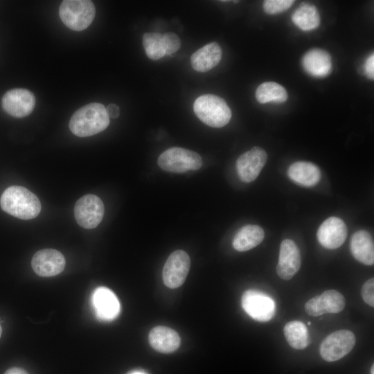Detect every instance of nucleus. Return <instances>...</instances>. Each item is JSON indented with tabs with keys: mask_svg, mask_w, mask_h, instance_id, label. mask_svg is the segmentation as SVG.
<instances>
[{
	"mask_svg": "<svg viewBox=\"0 0 374 374\" xmlns=\"http://www.w3.org/2000/svg\"><path fill=\"white\" fill-rule=\"evenodd\" d=\"M222 55L220 46L213 42L196 51L190 57V62L194 70L198 72H206L216 66Z\"/></svg>",
	"mask_w": 374,
	"mask_h": 374,
	"instance_id": "obj_18",
	"label": "nucleus"
},
{
	"mask_svg": "<svg viewBox=\"0 0 374 374\" xmlns=\"http://www.w3.org/2000/svg\"><path fill=\"white\" fill-rule=\"evenodd\" d=\"M105 208L102 200L96 195L88 194L80 197L74 207L77 223L84 229H93L102 221Z\"/></svg>",
	"mask_w": 374,
	"mask_h": 374,
	"instance_id": "obj_8",
	"label": "nucleus"
},
{
	"mask_svg": "<svg viewBox=\"0 0 374 374\" xmlns=\"http://www.w3.org/2000/svg\"><path fill=\"white\" fill-rule=\"evenodd\" d=\"M350 249L353 257L366 265L374 263V244L371 234L365 230L355 232L350 239Z\"/></svg>",
	"mask_w": 374,
	"mask_h": 374,
	"instance_id": "obj_19",
	"label": "nucleus"
},
{
	"mask_svg": "<svg viewBox=\"0 0 374 374\" xmlns=\"http://www.w3.org/2000/svg\"><path fill=\"white\" fill-rule=\"evenodd\" d=\"M109 122L106 107L103 104L93 103L80 108L73 114L69 128L75 136L86 137L103 132Z\"/></svg>",
	"mask_w": 374,
	"mask_h": 374,
	"instance_id": "obj_2",
	"label": "nucleus"
},
{
	"mask_svg": "<svg viewBox=\"0 0 374 374\" xmlns=\"http://www.w3.org/2000/svg\"><path fill=\"white\" fill-rule=\"evenodd\" d=\"M371 374H374V366L373 365L371 368Z\"/></svg>",
	"mask_w": 374,
	"mask_h": 374,
	"instance_id": "obj_34",
	"label": "nucleus"
},
{
	"mask_svg": "<svg viewBox=\"0 0 374 374\" xmlns=\"http://www.w3.org/2000/svg\"><path fill=\"white\" fill-rule=\"evenodd\" d=\"M267 160V154L260 147H253L242 154L236 161L239 178L245 183L254 181L260 173Z\"/></svg>",
	"mask_w": 374,
	"mask_h": 374,
	"instance_id": "obj_10",
	"label": "nucleus"
},
{
	"mask_svg": "<svg viewBox=\"0 0 374 374\" xmlns=\"http://www.w3.org/2000/svg\"><path fill=\"white\" fill-rule=\"evenodd\" d=\"M285 337L289 345L294 349H305L310 342L305 325L299 321L287 323L283 328Z\"/></svg>",
	"mask_w": 374,
	"mask_h": 374,
	"instance_id": "obj_24",
	"label": "nucleus"
},
{
	"mask_svg": "<svg viewBox=\"0 0 374 374\" xmlns=\"http://www.w3.org/2000/svg\"><path fill=\"white\" fill-rule=\"evenodd\" d=\"M163 170L174 173H184L197 170L202 166V159L197 152L183 148L173 147L162 152L157 161Z\"/></svg>",
	"mask_w": 374,
	"mask_h": 374,
	"instance_id": "obj_5",
	"label": "nucleus"
},
{
	"mask_svg": "<svg viewBox=\"0 0 374 374\" xmlns=\"http://www.w3.org/2000/svg\"><path fill=\"white\" fill-rule=\"evenodd\" d=\"M96 8L92 1L87 0L63 1L59 8L62 21L70 29L80 31L93 21Z\"/></svg>",
	"mask_w": 374,
	"mask_h": 374,
	"instance_id": "obj_4",
	"label": "nucleus"
},
{
	"mask_svg": "<svg viewBox=\"0 0 374 374\" xmlns=\"http://www.w3.org/2000/svg\"><path fill=\"white\" fill-rule=\"evenodd\" d=\"M92 302L97 317L102 320H112L120 312V303L116 296L107 287L97 288L93 294Z\"/></svg>",
	"mask_w": 374,
	"mask_h": 374,
	"instance_id": "obj_17",
	"label": "nucleus"
},
{
	"mask_svg": "<svg viewBox=\"0 0 374 374\" xmlns=\"http://www.w3.org/2000/svg\"><path fill=\"white\" fill-rule=\"evenodd\" d=\"M301 263L300 251L296 243L290 239L283 240L276 266L278 276L283 280L291 279L299 271Z\"/></svg>",
	"mask_w": 374,
	"mask_h": 374,
	"instance_id": "obj_15",
	"label": "nucleus"
},
{
	"mask_svg": "<svg viewBox=\"0 0 374 374\" xmlns=\"http://www.w3.org/2000/svg\"><path fill=\"white\" fill-rule=\"evenodd\" d=\"M344 296L338 291L329 290L308 300L305 304L306 312L312 317L326 313H339L345 307Z\"/></svg>",
	"mask_w": 374,
	"mask_h": 374,
	"instance_id": "obj_11",
	"label": "nucleus"
},
{
	"mask_svg": "<svg viewBox=\"0 0 374 374\" xmlns=\"http://www.w3.org/2000/svg\"><path fill=\"white\" fill-rule=\"evenodd\" d=\"M310 324H311V323H310V322H308V325H310Z\"/></svg>",
	"mask_w": 374,
	"mask_h": 374,
	"instance_id": "obj_36",
	"label": "nucleus"
},
{
	"mask_svg": "<svg viewBox=\"0 0 374 374\" xmlns=\"http://www.w3.org/2000/svg\"><path fill=\"white\" fill-rule=\"evenodd\" d=\"M355 344L353 332L339 330L330 333L321 343L320 355L327 362H335L348 354Z\"/></svg>",
	"mask_w": 374,
	"mask_h": 374,
	"instance_id": "obj_6",
	"label": "nucleus"
},
{
	"mask_svg": "<svg viewBox=\"0 0 374 374\" xmlns=\"http://www.w3.org/2000/svg\"><path fill=\"white\" fill-rule=\"evenodd\" d=\"M4 374H28V373L21 368L13 367L7 370Z\"/></svg>",
	"mask_w": 374,
	"mask_h": 374,
	"instance_id": "obj_32",
	"label": "nucleus"
},
{
	"mask_svg": "<svg viewBox=\"0 0 374 374\" xmlns=\"http://www.w3.org/2000/svg\"><path fill=\"white\" fill-rule=\"evenodd\" d=\"M65 263L62 253L53 249H44L37 251L31 260L34 271L43 277L59 274L64 270Z\"/></svg>",
	"mask_w": 374,
	"mask_h": 374,
	"instance_id": "obj_13",
	"label": "nucleus"
},
{
	"mask_svg": "<svg viewBox=\"0 0 374 374\" xmlns=\"http://www.w3.org/2000/svg\"><path fill=\"white\" fill-rule=\"evenodd\" d=\"M256 98L261 104L268 103H282L287 100L286 89L275 82H265L256 91Z\"/></svg>",
	"mask_w": 374,
	"mask_h": 374,
	"instance_id": "obj_25",
	"label": "nucleus"
},
{
	"mask_svg": "<svg viewBox=\"0 0 374 374\" xmlns=\"http://www.w3.org/2000/svg\"><path fill=\"white\" fill-rule=\"evenodd\" d=\"M292 21L299 28L303 31L316 29L321 22L317 8L306 3H301L295 10L292 15Z\"/></svg>",
	"mask_w": 374,
	"mask_h": 374,
	"instance_id": "obj_23",
	"label": "nucleus"
},
{
	"mask_svg": "<svg viewBox=\"0 0 374 374\" xmlns=\"http://www.w3.org/2000/svg\"><path fill=\"white\" fill-rule=\"evenodd\" d=\"M364 71L366 77L369 79L374 78V54H371L364 64Z\"/></svg>",
	"mask_w": 374,
	"mask_h": 374,
	"instance_id": "obj_30",
	"label": "nucleus"
},
{
	"mask_svg": "<svg viewBox=\"0 0 374 374\" xmlns=\"http://www.w3.org/2000/svg\"><path fill=\"white\" fill-rule=\"evenodd\" d=\"M348 229L345 222L337 217H330L319 227L317 237L325 248L335 249L345 242Z\"/></svg>",
	"mask_w": 374,
	"mask_h": 374,
	"instance_id": "obj_14",
	"label": "nucleus"
},
{
	"mask_svg": "<svg viewBox=\"0 0 374 374\" xmlns=\"http://www.w3.org/2000/svg\"><path fill=\"white\" fill-rule=\"evenodd\" d=\"M1 332H2V330H1V326H0V337H1Z\"/></svg>",
	"mask_w": 374,
	"mask_h": 374,
	"instance_id": "obj_35",
	"label": "nucleus"
},
{
	"mask_svg": "<svg viewBox=\"0 0 374 374\" xmlns=\"http://www.w3.org/2000/svg\"><path fill=\"white\" fill-rule=\"evenodd\" d=\"M35 105V98L32 92L25 89L8 91L2 98L3 109L9 115L21 118L29 115Z\"/></svg>",
	"mask_w": 374,
	"mask_h": 374,
	"instance_id": "obj_12",
	"label": "nucleus"
},
{
	"mask_svg": "<svg viewBox=\"0 0 374 374\" xmlns=\"http://www.w3.org/2000/svg\"><path fill=\"white\" fill-rule=\"evenodd\" d=\"M0 204L5 212L21 220L36 217L42 208L38 197L27 188L19 186L6 188L1 195Z\"/></svg>",
	"mask_w": 374,
	"mask_h": 374,
	"instance_id": "obj_1",
	"label": "nucleus"
},
{
	"mask_svg": "<svg viewBox=\"0 0 374 374\" xmlns=\"http://www.w3.org/2000/svg\"><path fill=\"white\" fill-rule=\"evenodd\" d=\"M264 238V230L260 226L247 224L235 233L233 240V247L238 251H246L260 244Z\"/></svg>",
	"mask_w": 374,
	"mask_h": 374,
	"instance_id": "obj_22",
	"label": "nucleus"
},
{
	"mask_svg": "<svg viewBox=\"0 0 374 374\" xmlns=\"http://www.w3.org/2000/svg\"><path fill=\"white\" fill-rule=\"evenodd\" d=\"M287 176L294 182L305 187H312L318 184L321 177L320 169L308 161H296L287 169Z\"/></svg>",
	"mask_w": 374,
	"mask_h": 374,
	"instance_id": "obj_21",
	"label": "nucleus"
},
{
	"mask_svg": "<svg viewBox=\"0 0 374 374\" xmlns=\"http://www.w3.org/2000/svg\"><path fill=\"white\" fill-rule=\"evenodd\" d=\"M294 3L292 0H266L263 10L269 15L279 14L288 10Z\"/></svg>",
	"mask_w": 374,
	"mask_h": 374,
	"instance_id": "obj_27",
	"label": "nucleus"
},
{
	"mask_svg": "<svg viewBox=\"0 0 374 374\" xmlns=\"http://www.w3.org/2000/svg\"><path fill=\"white\" fill-rule=\"evenodd\" d=\"M242 306L249 316L258 321H268L276 313L274 300L256 290H248L243 293Z\"/></svg>",
	"mask_w": 374,
	"mask_h": 374,
	"instance_id": "obj_7",
	"label": "nucleus"
},
{
	"mask_svg": "<svg viewBox=\"0 0 374 374\" xmlns=\"http://www.w3.org/2000/svg\"><path fill=\"white\" fill-rule=\"evenodd\" d=\"M301 63L305 71L314 78H325L330 75L332 70L330 55L321 48L308 51L303 55Z\"/></svg>",
	"mask_w": 374,
	"mask_h": 374,
	"instance_id": "obj_16",
	"label": "nucleus"
},
{
	"mask_svg": "<svg viewBox=\"0 0 374 374\" xmlns=\"http://www.w3.org/2000/svg\"><path fill=\"white\" fill-rule=\"evenodd\" d=\"M190 266L188 254L183 250L173 251L167 258L162 272L164 284L170 288H177L185 281Z\"/></svg>",
	"mask_w": 374,
	"mask_h": 374,
	"instance_id": "obj_9",
	"label": "nucleus"
},
{
	"mask_svg": "<svg viewBox=\"0 0 374 374\" xmlns=\"http://www.w3.org/2000/svg\"><path fill=\"white\" fill-rule=\"evenodd\" d=\"M106 111L109 118H116L120 114V109L116 104H109L106 107Z\"/></svg>",
	"mask_w": 374,
	"mask_h": 374,
	"instance_id": "obj_31",
	"label": "nucleus"
},
{
	"mask_svg": "<svg viewBox=\"0 0 374 374\" xmlns=\"http://www.w3.org/2000/svg\"><path fill=\"white\" fill-rule=\"evenodd\" d=\"M142 40L145 53L150 59L157 60L166 55L162 34L145 33Z\"/></svg>",
	"mask_w": 374,
	"mask_h": 374,
	"instance_id": "obj_26",
	"label": "nucleus"
},
{
	"mask_svg": "<svg viewBox=\"0 0 374 374\" xmlns=\"http://www.w3.org/2000/svg\"><path fill=\"white\" fill-rule=\"evenodd\" d=\"M130 374H146V373L142 371H134V372L131 373Z\"/></svg>",
	"mask_w": 374,
	"mask_h": 374,
	"instance_id": "obj_33",
	"label": "nucleus"
},
{
	"mask_svg": "<svg viewBox=\"0 0 374 374\" xmlns=\"http://www.w3.org/2000/svg\"><path fill=\"white\" fill-rule=\"evenodd\" d=\"M163 42L166 55H170L176 53L181 47V41L177 35L166 33L163 35Z\"/></svg>",
	"mask_w": 374,
	"mask_h": 374,
	"instance_id": "obj_28",
	"label": "nucleus"
},
{
	"mask_svg": "<svg viewBox=\"0 0 374 374\" xmlns=\"http://www.w3.org/2000/svg\"><path fill=\"white\" fill-rule=\"evenodd\" d=\"M361 295L364 301L368 305L374 306V278L366 280L362 285Z\"/></svg>",
	"mask_w": 374,
	"mask_h": 374,
	"instance_id": "obj_29",
	"label": "nucleus"
},
{
	"mask_svg": "<svg viewBox=\"0 0 374 374\" xmlns=\"http://www.w3.org/2000/svg\"><path fill=\"white\" fill-rule=\"evenodd\" d=\"M151 346L158 352L170 353L175 351L180 345L178 333L166 326H156L149 333Z\"/></svg>",
	"mask_w": 374,
	"mask_h": 374,
	"instance_id": "obj_20",
	"label": "nucleus"
},
{
	"mask_svg": "<svg viewBox=\"0 0 374 374\" xmlns=\"http://www.w3.org/2000/svg\"><path fill=\"white\" fill-rule=\"evenodd\" d=\"M193 111L204 123L216 128L227 125L232 116L226 101L213 94H204L198 97L193 104Z\"/></svg>",
	"mask_w": 374,
	"mask_h": 374,
	"instance_id": "obj_3",
	"label": "nucleus"
}]
</instances>
